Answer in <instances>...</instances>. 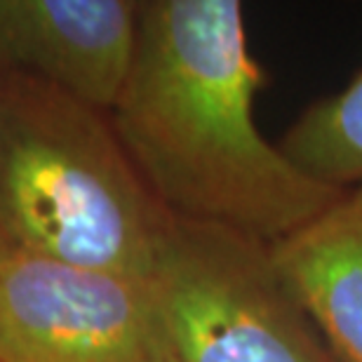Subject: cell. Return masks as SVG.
Masks as SVG:
<instances>
[{
	"instance_id": "cell-8",
	"label": "cell",
	"mask_w": 362,
	"mask_h": 362,
	"mask_svg": "<svg viewBox=\"0 0 362 362\" xmlns=\"http://www.w3.org/2000/svg\"><path fill=\"white\" fill-rule=\"evenodd\" d=\"M14 252H17V250L12 247L10 238H7L5 228H3V223H0V262H5L7 257H12V255H14Z\"/></svg>"
},
{
	"instance_id": "cell-7",
	"label": "cell",
	"mask_w": 362,
	"mask_h": 362,
	"mask_svg": "<svg viewBox=\"0 0 362 362\" xmlns=\"http://www.w3.org/2000/svg\"><path fill=\"white\" fill-rule=\"evenodd\" d=\"M278 146L320 184L339 191L362 186V71L334 97L310 104Z\"/></svg>"
},
{
	"instance_id": "cell-4",
	"label": "cell",
	"mask_w": 362,
	"mask_h": 362,
	"mask_svg": "<svg viewBox=\"0 0 362 362\" xmlns=\"http://www.w3.org/2000/svg\"><path fill=\"white\" fill-rule=\"evenodd\" d=\"M0 362H170L148 280L14 252L0 262Z\"/></svg>"
},
{
	"instance_id": "cell-1",
	"label": "cell",
	"mask_w": 362,
	"mask_h": 362,
	"mask_svg": "<svg viewBox=\"0 0 362 362\" xmlns=\"http://www.w3.org/2000/svg\"><path fill=\"white\" fill-rule=\"evenodd\" d=\"M264 74L238 0H146L113 132L172 216L273 245L344 191L289 163L262 134Z\"/></svg>"
},
{
	"instance_id": "cell-3",
	"label": "cell",
	"mask_w": 362,
	"mask_h": 362,
	"mask_svg": "<svg viewBox=\"0 0 362 362\" xmlns=\"http://www.w3.org/2000/svg\"><path fill=\"white\" fill-rule=\"evenodd\" d=\"M148 289L170 362H341L255 238L172 216Z\"/></svg>"
},
{
	"instance_id": "cell-5",
	"label": "cell",
	"mask_w": 362,
	"mask_h": 362,
	"mask_svg": "<svg viewBox=\"0 0 362 362\" xmlns=\"http://www.w3.org/2000/svg\"><path fill=\"white\" fill-rule=\"evenodd\" d=\"M134 0H0V69L101 113L118 101L139 38Z\"/></svg>"
},
{
	"instance_id": "cell-6",
	"label": "cell",
	"mask_w": 362,
	"mask_h": 362,
	"mask_svg": "<svg viewBox=\"0 0 362 362\" xmlns=\"http://www.w3.org/2000/svg\"><path fill=\"white\" fill-rule=\"evenodd\" d=\"M282 282L341 362H362V186L269 245Z\"/></svg>"
},
{
	"instance_id": "cell-2",
	"label": "cell",
	"mask_w": 362,
	"mask_h": 362,
	"mask_svg": "<svg viewBox=\"0 0 362 362\" xmlns=\"http://www.w3.org/2000/svg\"><path fill=\"white\" fill-rule=\"evenodd\" d=\"M0 223L17 252L148 280L172 214L106 113L0 69Z\"/></svg>"
}]
</instances>
